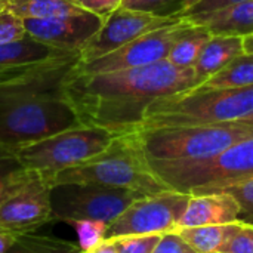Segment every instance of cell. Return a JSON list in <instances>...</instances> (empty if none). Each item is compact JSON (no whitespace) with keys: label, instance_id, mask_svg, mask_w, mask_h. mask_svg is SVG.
<instances>
[{"label":"cell","instance_id":"d6a6232c","mask_svg":"<svg viewBox=\"0 0 253 253\" xmlns=\"http://www.w3.org/2000/svg\"><path fill=\"white\" fill-rule=\"evenodd\" d=\"M82 253H117V249L116 246L113 245L111 240H104L101 245H98L96 248L87 251V252H82Z\"/></svg>","mask_w":253,"mask_h":253},{"label":"cell","instance_id":"e575fe53","mask_svg":"<svg viewBox=\"0 0 253 253\" xmlns=\"http://www.w3.org/2000/svg\"><path fill=\"white\" fill-rule=\"evenodd\" d=\"M200 0H178V9H176V13L178 15H182L184 12H187L190 7H193L196 3H199Z\"/></svg>","mask_w":253,"mask_h":253},{"label":"cell","instance_id":"ba28073f","mask_svg":"<svg viewBox=\"0 0 253 253\" xmlns=\"http://www.w3.org/2000/svg\"><path fill=\"white\" fill-rule=\"evenodd\" d=\"M142 194L98 184H56L50 187L52 221L90 219L113 222Z\"/></svg>","mask_w":253,"mask_h":253},{"label":"cell","instance_id":"4fadbf2b","mask_svg":"<svg viewBox=\"0 0 253 253\" xmlns=\"http://www.w3.org/2000/svg\"><path fill=\"white\" fill-rule=\"evenodd\" d=\"M102 24V18L86 10H76L50 18L24 19L27 36L70 52H80L99 31Z\"/></svg>","mask_w":253,"mask_h":253},{"label":"cell","instance_id":"8992f818","mask_svg":"<svg viewBox=\"0 0 253 253\" xmlns=\"http://www.w3.org/2000/svg\"><path fill=\"white\" fill-rule=\"evenodd\" d=\"M148 163L153 172L173 191L190 194L219 188L253 178V135L209 159L193 162L148 160Z\"/></svg>","mask_w":253,"mask_h":253},{"label":"cell","instance_id":"836d02e7","mask_svg":"<svg viewBox=\"0 0 253 253\" xmlns=\"http://www.w3.org/2000/svg\"><path fill=\"white\" fill-rule=\"evenodd\" d=\"M16 236L10 234V233H4V231H0V253H6L7 249L10 248V245L13 243Z\"/></svg>","mask_w":253,"mask_h":253},{"label":"cell","instance_id":"6da1fadb","mask_svg":"<svg viewBox=\"0 0 253 253\" xmlns=\"http://www.w3.org/2000/svg\"><path fill=\"white\" fill-rule=\"evenodd\" d=\"M200 83L193 68H179L168 59L99 74L70 73L65 92L82 125L99 126L117 135L135 132L147 107L156 99L191 90Z\"/></svg>","mask_w":253,"mask_h":253},{"label":"cell","instance_id":"52a82bcc","mask_svg":"<svg viewBox=\"0 0 253 253\" xmlns=\"http://www.w3.org/2000/svg\"><path fill=\"white\" fill-rule=\"evenodd\" d=\"M117 133L99 126H77L15 151L19 163L31 172L50 179L68 168L79 166L102 153Z\"/></svg>","mask_w":253,"mask_h":253},{"label":"cell","instance_id":"484cf974","mask_svg":"<svg viewBox=\"0 0 253 253\" xmlns=\"http://www.w3.org/2000/svg\"><path fill=\"white\" fill-rule=\"evenodd\" d=\"M25 34L24 19L18 16L9 4L0 3V44L18 40Z\"/></svg>","mask_w":253,"mask_h":253},{"label":"cell","instance_id":"7a4b0ae2","mask_svg":"<svg viewBox=\"0 0 253 253\" xmlns=\"http://www.w3.org/2000/svg\"><path fill=\"white\" fill-rule=\"evenodd\" d=\"M79 61L80 58L0 84V147L16 151L82 126L65 92L67 79Z\"/></svg>","mask_w":253,"mask_h":253},{"label":"cell","instance_id":"1f68e13d","mask_svg":"<svg viewBox=\"0 0 253 253\" xmlns=\"http://www.w3.org/2000/svg\"><path fill=\"white\" fill-rule=\"evenodd\" d=\"M172 1H178V0H123L122 6L129 7V9H136V10L160 13V10L165 9L168 4H170Z\"/></svg>","mask_w":253,"mask_h":253},{"label":"cell","instance_id":"7402d4cb","mask_svg":"<svg viewBox=\"0 0 253 253\" xmlns=\"http://www.w3.org/2000/svg\"><path fill=\"white\" fill-rule=\"evenodd\" d=\"M7 4L22 19L50 18L82 10L73 3V0H12Z\"/></svg>","mask_w":253,"mask_h":253},{"label":"cell","instance_id":"603a6c76","mask_svg":"<svg viewBox=\"0 0 253 253\" xmlns=\"http://www.w3.org/2000/svg\"><path fill=\"white\" fill-rule=\"evenodd\" d=\"M30 170L18 160L13 150L0 147V199L18 182H21Z\"/></svg>","mask_w":253,"mask_h":253},{"label":"cell","instance_id":"d6986e66","mask_svg":"<svg viewBox=\"0 0 253 253\" xmlns=\"http://www.w3.org/2000/svg\"><path fill=\"white\" fill-rule=\"evenodd\" d=\"M211 37L212 34L208 28L190 24V27L176 39L166 59L175 67L193 68Z\"/></svg>","mask_w":253,"mask_h":253},{"label":"cell","instance_id":"74e56055","mask_svg":"<svg viewBox=\"0 0 253 253\" xmlns=\"http://www.w3.org/2000/svg\"><path fill=\"white\" fill-rule=\"evenodd\" d=\"M12 0H0V3H4V4H7V3H10Z\"/></svg>","mask_w":253,"mask_h":253},{"label":"cell","instance_id":"5bb4252c","mask_svg":"<svg viewBox=\"0 0 253 253\" xmlns=\"http://www.w3.org/2000/svg\"><path fill=\"white\" fill-rule=\"evenodd\" d=\"M79 58L80 52L62 50L25 34L18 40L0 44V84Z\"/></svg>","mask_w":253,"mask_h":253},{"label":"cell","instance_id":"f546056e","mask_svg":"<svg viewBox=\"0 0 253 253\" xmlns=\"http://www.w3.org/2000/svg\"><path fill=\"white\" fill-rule=\"evenodd\" d=\"M153 253H197L193 251L176 233L163 234Z\"/></svg>","mask_w":253,"mask_h":253},{"label":"cell","instance_id":"277c9868","mask_svg":"<svg viewBox=\"0 0 253 253\" xmlns=\"http://www.w3.org/2000/svg\"><path fill=\"white\" fill-rule=\"evenodd\" d=\"M252 116L253 86L212 90L191 89L151 102L138 129L236 123Z\"/></svg>","mask_w":253,"mask_h":253},{"label":"cell","instance_id":"8fae6325","mask_svg":"<svg viewBox=\"0 0 253 253\" xmlns=\"http://www.w3.org/2000/svg\"><path fill=\"white\" fill-rule=\"evenodd\" d=\"M50 221V184L37 172L30 170L0 199V231L34 233Z\"/></svg>","mask_w":253,"mask_h":253},{"label":"cell","instance_id":"30bf717a","mask_svg":"<svg viewBox=\"0 0 253 253\" xmlns=\"http://www.w3.org/2000/svg\"><path fill=\"white\" fill-rule=\"evenodd\" d=\"M190 27L184 18L175 24L153 30L127 44L104 55L96 59L82 62L79 61L74 67L77 74H99L139 68L160 62L168 58L176 39Z\"/></svg>","mask_w":253,"mask_h":253},{"label":"cell","instance_id":"4316f807","mask_svg":"<svg viewBox=\"0 0 253 253\" xmlns=\"http://www.w3.org/2000/svg\"><path fill=\"white\" fill-rule=\"evenodd\" d=\"M162 236H123L108 239L116 246L117 253H153Z\"/></svg>","mask_w":253,"mask_h":253},{"label":"cell","instance_id":"8d00e7d4","mask_svg":"<svg viewBox=\"0 0 253 253\" xmlns=\"http://www.w3.org/2000/svg\"><path fill=\"white\" fill-rule=\"evenodd\" d=\"M236 123H242V125H249V126H253V116L252 117H249V119H246V120H243V122H236Z\"/></svg>","mask_w":253,"mask_h":253},{"label":"cell","instance_id":"cb8c5ba5","mask_svg":"<svg viewBox=\"0 0 253 253\" xmlns=\"http://www.w3.org/2000/svg\"><path fill=\"white\" fill-rule=\"evenodd\" d=\"M203 191H224L233 196L240 206V221L253 224V178L233 182L219 188L203 190ZM196 193H202V191H196Z\"/></svg>","mask_w":253,"mask_h":253},{"label":"cell","instance_id":"d590c367","mask_svg":"<svg viewBox=\"0 0 253 253\" xmlns=\"http://www.w3.org/2000/svg\"><path fill=\"white\" fill-rule=\"evenodd\" d=\"M243 50L245 53H253V33L249 36H243Z\"/></svg>","mask_w":253,"mask_h":253},{"label":"cell","instance_id":"ac0fdd59","mask_svg":"<svg viewBox=\"0 0 253 253\" xmlns=\"http://www.w3.org/2000/svg\"><path fill=\"white\" fill-rule=\"evenodd\" d=\"M239 222L227 225H205V227H188L178 228L176 233L193 251L197 253H216L222 245L234 234Z\"/></svg>","mask_w":253,"mask_h":253},{"label":"cell","instance_id":"83f0119b","mask_svg":"<svg viewBox=\"0 0 253 253\" xmlns=\"http://www.w3.org/2000/svg\"><path fill=\"white\" fill-rule=\"evenodd\" d=\"M216 253H253V224L242 221L234 234Z\"/></svg>","mask_w":253,"mask_h":253},{"label":"cell","instance_id":"f1b7e54d","mask_svg":"<svg viewBox=\"0 0 253 253\" xmlns=\"http://www.w3.org/2000/svg\"><path fill=\"white\" fill-rule=\"evenodd\" d=\"M73 3L79 9L105 19L122 6L123 0H73Z\"/></svg>","mask_w":253,"mask_h":253},{"label":"cell","instance_id":"d4e9b609","mask_svg":"<svg viewBox=\"0 0 253 253\" xmlns=\"http://www.w3.org/2000/svg\"><path fill=\"white\" fill-rule=\"evenodd\" d=\"M76 230L77 234V245L82 252H87L98 245H101L105 240L107 234V227L108 224L101 222V221H90V219H77V221H70Z\"/></svg>","mask_w":253,"mask_h":253},{"label":"cell","instance_id":"7c38bea8","mask_svg":"<svg viewBox=\"0 0 253 253\" xmlns=\"http://www.w3.org/2000/svg\"><path fill=\"white\" fill-rule=\"evenodd\" d=\"M181 19L182 16L178 13L160 15L120 6L104 19L99 31L80 50V61L87 62L104 56L153 30L175 24Z\"/></svg>","mask_w":253,"mask_h":253},{"label":"cell","instance_id":"5b68a950","mask_svg":"<svg viewBox=\"0 0 253 253\" xmlns=\"http://www.w3.org/2000/svg\"><path fill=\"white\" fill-rule=\"evenodd\" d=\"M144 154L157 162H193L209 159L253 135L242 123L202 126H160L135 130Z\"/></svg>","mask_w":253,"mask_h":253},{"label":"cell","instance_id":"9a60e30c","mask_svg":"<svg viewBox=\"0 0 253 253\" xmlns=\"http://www.w3.org/2000/svg\"><path fill=\"white\" fill-rule=\"evenodd\" d=\"M239 221L240 206L233 196L224 191H202L190 193V199L178 228L227 225Z\"/></svg>","mask_w":253,"mask_h":253},{"label":"cell","instance_id":"9c48e42d","mask_svg":"<svg viewBox=\"0 0 253 253\" xmlns=\"http://www.w3.org/2000/svg\"><path fill=\"white\" fill-rule=\"evenodd\" d=\"M190 194L163 191L135 200L107 227L105 240L123 236H163L173 233L187 208Z\"/></svg>","mask_w":253,"mask_h":253},{"label":"cell","instance_id":"3957f363","mask_svg":"<svg viewBox=\"0 0 253 253\" xmlns=\"http://www.w3.org/2000/svg\"><path fill=\"white\" fill-rule=\"evenodd\" d=\"M56 184H98L132 190L142 196L170 190L153 172L136 132L117 135L98 156L61 170L50 179V187Z\"/></svg>","mask_w":253,"mask_h":253},{"label":"cell","instance_id":"4dcf8cb0","mask_svg":"<svg viewBox=\"0 0 253 253\" xmlns=\"http://www.w3.org/2000/svg\"><path fill=\"white\" fill-rule=\"evenodd\" d=\"M242 1H245V0H200L193 7H190L187 12H184L181 16L197 15V13H209V12L225 9L228 6H233V4H237V3H242Z\"/></svg>","mask_w":253,"mask_h":253},{"label":"cell","instance_id":"e0dca14e","mask_svg":"<svg viewBox=\"0 0 253 253\" xmlns=\"http://www.w3.org/2000/svg\"><path fill=\"white\" fill-rule=\"evenodd\" d=\"M242 53H245L243 37L212 34V37L203 47L196 65L193 67L199 83L203 84L208 79H211Z\"/></svg>","mask_w":253,"mask_h":253},{"label":"cell","instance_id":"44dd1931","mask_svg":"<svg viewBox=\"0 0 253 253\" xmlns=\"http://www.w3.org/2000/svg\"><path fill=\"white\" fill-rule=\"evenodd\" d=\"M6 253H82L79 245L52 236L24 233L15 237Z\"/></svg>","mask_w":253,"mask_h":253},{"label":"cell","instance_id":"2e32d148","mask_svg":"<svg viewBox=\"0 0 253 253\" xmlns=\"http://www.w3.org/2000/svg\"><path fill=\"white\" fill-rule=\"evenodd\" d=\"M191 25H200L215 36H249L253 33V0L209 13L182 16Z\"/></svg>","mask_w":253,"mask_h":253},{"label":"cell","instance_id":"ffe728a7","mask_svg":"<svg viewBox=\"0 0 253 253\" xmlns=\"http://www.w3.org/2000/svg\"><path fill=\"white\" fill-rule=\"evenodd\" d=\"M253 86V53H242L228 62L222 70L208 79L203 84L194 87L199 90L230 89Z\"/></svg>","mask_w":253,"mask_h":253}]
</instances>
